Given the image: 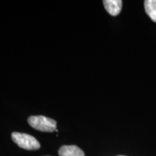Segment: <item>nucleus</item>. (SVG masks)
Segmentation results:
<instances>
[{"label":"nucleus","instance_id":"nucleus-1","mask_svg":"<svg viewBox=\"0 0 156 156\" xmlns=\"http://www.w3.org/2000/svg\"><path fill=\"white\" fill-rule=\"evenodd\" d=\"M28 122L33 128L38 131L52 132L56 130V121L41 115L30 116Z\"/></svg>","mask_w":156,"mask_h":156},{"label":"nucleus","instance_id":"nucleus-2","mask_svg":"<svg viewBox=\"0 0 156 156\" xmlns=\"http://www.w3.org/2000/svg\"><path fill=\"white\" fill-rule=\"evenodd\" d=\"M12 139L20 147L28 151H36L41 147L39 142L30 134L14 132L12 133Z\"/></svg>","mask_w":156,"mask_h":156},{"label":"nucleus","instance_id":"nucleus-3","mask_svg":"<svg viewBox=\"0 0 156 156\" xmlns=\"http://www.w3.org/2000/svg\"><path fill=\"white\" fill-rule=\"evenodd\" d=\"M103 3L106 10L112 16H116L121 12L122 7V0H104Z\"/></svg>","mask_w":156,"mask_h":156},{"label":"nucleus","instance_id":"nucleus-4","mask_svg":"<svg viewBox=\"0 0 156 156\" xmlns=\"http://www.w3.org/2000/svg\"><path fill=\"white\" fill-rule=\"evenodd\" d=\"M59 156H85L83 151L76 145H63L58 150Z\"/></svg>","mask_w":156,"mask_h":156},{"label":"nucleus","instance_id":"nucleus-5","mask_svg":"<svg viewBox=\"0 0 156 156\" xmlns=\"http://www.w3.org/2000/svg\"><path fill=\"white\" fill-rule=\"evenodd\" d=\"M144 5L148 16L153 22L156 23V0H145Z\"/></svg>","mask_w":156,"mask_h":156},{"label":"nucleus","instance_id":"nucleus-6","mask_svg":"<svg viewBox=\"0 0 156 156\" xmlns=\"http://www.w3.org/2000/svg\"><path fill=\"white\" fill-rule=\"evenodd\" d=\"M117 156H126V155H117Z\"/></svg>","mask_w":156,"mask_h":156}]
</instances>
